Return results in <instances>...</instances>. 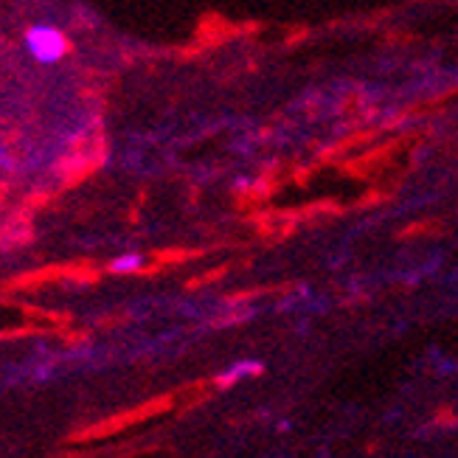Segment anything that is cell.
<instances>
[{
    "label": "cell",
    "mask_w": 458,
    "mask_h": 458,
    "mask_svg": "<svg viewBox=\"0 0 458 458\" xmlns=\"http://www.w3.org/2000/svg\"><path fill=\"white\" fill-rule=\"evenodd\" d=\"M23 46L29 51V56L39 65H56L63 63L71 51V43L63 29H56L51 23H34L26 34H23Z\"/></svg>",
    "instance_id": "cell-1"
},
{
    "label": "cell",
    "mask_w": 458,
    "mask_h": 458,
    "mask_svg": "<svg viewBox=\"0 0 458 458\" xmlns=\"http://www.w3.org/2000/svg\"><path fill=\"white\" fill-rule=\"evenodd\" d=\"M144 256L141 253H122V256H115L113 262H110V273L115 276H132V273H141L144 270Z\"/></svg>",
    "instance_id": "cell-2"
},
{
    "label": "cell",
    "mask_w": 458,
    "mask_h": 458,
    "mask_svg": "<svg viewBox=\"0 0 458 458\" xmlns=\"http://www.w3.org/2000/svg\"><path fill=\"white\" fill-rule=\"evenodd\" d=\"M256 371H259V366L239 363V366H233V369H228L225 374L216 377V386H220V388H228L231 383H236V380H239V377H245V374H256Z\"/></svg>",
    "instance_id": "cell-3"
}]
</instances>
